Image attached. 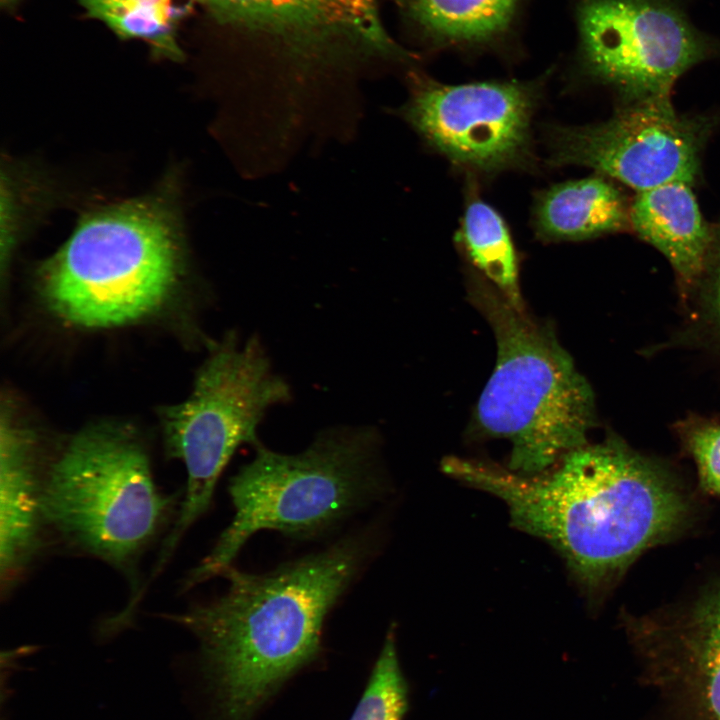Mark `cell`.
I'll return each instance as SVG.
<instances>
[{
    "mask_svg": "<svg viewBox=\"0 0 720 720\" xmlns=\"http://www.w3.org/2000/svg\"><path fill=\"white\" fill-rule=\"evenodd\" d=\"M689 0H580V58L627 102L668 98L691 67L720 56V41L689 18Z\"/></svg>",
    "mask_w": 720,
    "mask_h": 720,
    "instance_id": "cell-9",
    "label": "cell"
},
{
    "mask_svg": "<svg viewBox=\"0 0 720 720\" xmlns=\"http://www.w3.org/2000/svg\"><path fill=\"white\" fill-rule=\"evenodd\" d=\"M43 478L32 433L7 410L0 429V576L9 589L34 556L40 541Z\"/></svg>",
    "mask_w": 720,
    "mask_h": 720,
    "instance_id": "cell-13",
    "label": "cell"
},
{
    "mask_svg": "<svg viewBox=\"0 0 720 720\" xmlns=\"http://www.w3.org/2000/svg\"><path fill=\"white\" fill-rule=\"evenodd\" d=\"M289 400L290 386L273 370L258 336L239 344L232 332L214 346L191 395L163 414L168 451L185 465L187 484L156 572L161 573L185 533L209 508L235 451L243 444L260 445L258 427L267 411Z\"/></svg>",
    "mask_w": 720,
    "mask_h": 720,
    "instance_id": "cell-8",
    "label": "cell"
},
{
    "mask_svg": "<svg viewBox=\"0 0 720 720\" xmlns=\"http://www.w3.org/2000/svg\"><path fill=\"white\" fill-rule=\"evenodd\" d=\"M538 234L549 240H582L627 230L630 207L605 177H589L555 185L537 200Z\"/></svg>",
    "mask_w": 720,
    "mask_h": 720,
    "instance_id": "cell-15",
    "label": "cell"
},
{
    "mask_svg": "<svg viewBox=\"0 0 720 720\" xmlns=\"http://www.w3.org/2000/svg\"><path fill=\"white\" fill-rule=\"evenodd\" d=\"M715 303H716L715 305H716L718 320L720 322V265L718 268L717 279H716Z\"/></svg>",
    "mask_w": 720,
    "mask_h": 720,
    "instance_id": "cell-21",
    "label": "cell"
},
{
    "mask_svg": "<svg viewBox=\"0 0 720 720\" xmlns=\"http://www.w3.org/2000/svg\"><path fill=\"white\" fill-rule=\"evenodd\" d=\"M442 468L500 498L512 525L556 549L592 594L614 584L643 552L677 536L690 516L677 483L616 439L585 444L536 474L457 457Z\"/></svg>",
    "mask_w": 720,
    "mask_h": 720,
    "instance_id": "cell-1",
    "label": "cell"
},
{
    "mask_svg": "<svg viewBox=\"0 0 720 720\" xmlns=\"http://www.w3.org/2000/svg\"><path fill=\"white\" fill-rule=\"evenodd\" d=\"M17 0H1L2 5H11Z\"/></svg>",
    "mask_w": 720,
    "mask_h": 720,
    "instance_id": "cell-22",
    "label": "cell"
},
{
    "mask_svg": "<svg viewBox=\"0 0 720 720\" xmlns=\"http://www.w3.org/2000/svg\"><path fill=\"white\" fill-rule=\"evenodd\" d=\"M659 625L653 658L681 690L694 720H720V582Z\"/></svg>",
    "mask_w": 720,
    "mask_h": 720,
    "instance_id": "cell-12",
    "label": "cell"
},
{
    "mask_svg": "<svg viewBox=\"0 0 720 720\" xmlns=\"http://www.w3.org/2000/svg\"><path fill=\"white\" fill-rule=\"evenodd\" d=\"M408 87L407 101L388 112L456 166L492 174L527 161L536 85L514 81L446 85L413 72Z\"/></svg>",
    "mask_w": 720,
    "mask_h": 720,
    "instance_id": "cell-10",
    "label": "cell"
},
{
    "mask_svg": "<svg viewBox=\"0 0 720 720\" xmlns=\"http://www.w3.org/2000/svg\"><path fill=\"white\" fill-rule=\"evenodd\" d=\"M216 21L263 39L278 54L268 118L321 130L363 103L356 77L377 62L409 60L376 0H200Z\"/></svg>",
    "mask_w": 720,
    "mask_h": 720,
    "instance_id": "cell-3",
    "label": "cell"
},
{
    "mask_svg": "<svg viewBox=\"0 0 720 720\" xmlns=\"http://www.w3.org/2000/svg\"><path fill=\"white\" fill-rule=\"evenodd\" d=\"M231 478L234 516L183 589L231 566L245 542L271 529L310 536L378 495L382 488L380 437L374 427L341 426L319 433L302 452L283 454L262 444Z\"/></svg>",
    "mask_w": 720,
    "mask_h": 720,
    "instance_id": "cell-5",
    "label": "cell"
},
{
    "mask_svg": "<svg viewBox=\"0 0 720 720\" xmlns=\"http://www.w3.org/2000/svg\"><path fill=\"white\" fill-rule=\"evenodd\" d=\"M174 217L159 200L85 216L40 268V290L64 320L86 328L123 325L156 310L179 272Z\"/></svg>",
    "mask_w": 720,
    "mask_h": 720,
    "instance_id": "cell-6",
    "label": "cell"
},
{
    "mask_svg": "<svg viewBox=\"0 0 720 720\" xmlns=\"http://www.w3.org/2000/svg\"><path fill=\"white\" fill-rule=\"evenodd\" d=\"M459 238L483 277L515 308L523 310L515 249L499 213L480 198L472 197L466 205Z\"/></svg>",
    "mask_w": 720,
    "mask_h": 720,
    "instance_id": "cell-17",
    "label": "cell"
},
{
    "mask_svg": "<svg viewBox=\"0 0 720 720\" xmlns=\"http://www.w3.org/2000/svg\"><path fill=\"white\" fill-rule=\"evenodd\" d=\"M630 225L666 257L684 284L701 276L714 234L689 183L671 182L639 192L630 206Z\"/></svg>",
    "mask_w": 720,
    "mask_h": 720,
    "instance_id": "cell-14",
    "label": "cell"
},
{
    "mask_svg": "<svg viewBox=\"0 0 720 720\" xmlns=\"http://www.w3.org/2000/svg\"><path fill=\"white\" fill-rule=\"evenodd\" d=\"M77 1L89 17L103 22L119 37L144 40L160 56L182 59L176 25L190 4L176 3V0Z\"/></svg>",
    "mask_w": 720,
    "mask_h": 720,
    "instance_id": "cell-18",
    "label": "cell"
},
{
    "mask_svg": "<svg viewBox=\"0 0 720 720\" xmlns=\"http://www.w3.org/2000/svg\"><path fill=\"white\" fill-rule=\"evenodd\" d=\"M366 552L350 538L266 574L230 566L224 594L167 616L200 641L227 720H247L317 656L325 618Z\"/></svg>",
    "mask_w": 720,
    "mask_h": 720,
    "instance_id": "cell-2",
    "label": "cell"
},
{
    "mask_svg": "<svg viewBox=\"0 0 720 720\" xmlns=\"http://www.w3.org/2000/svg\"><path fill=\"white\" fill-rule=\"evenodd\" d=\"M469 297L497 344L496 365L476 408L478 426L511 443L510 470L543 472L587 444L592 389L551 329L530 320L484 277L472 276Z\"/></svg>",
    "mask_w": 720,
    "mask_h": 720,
    "instance_id": "cell-4",
    "label": "cell"
},
{
    "mask_svg": "<svg viewBox=\"0 0 720 720\" xmlns=\"http://www.w3.org/2000/svg\"><path fill=\"white\" fill-rule=\"evenodd\" d=\"M407 685L397 656L393 629L375 663L366 689L350 720H402L407 710Z\"/></svg>",
    "mask_w": 720,
    "mask_h": 720,
    "instance_id": "cell-19",
    "label": "cell"
},
{
    "mask_svg": "<svg viewBox=\"0 0 720 720\" xmlns=\"http://www.w3.org/2000/svg\"><path fill=\"white\" fill-rule=\"evenodd\" d=\"M148 454L128 430L89 427L75 435L43 478V522L73 547L129 571L172 506Z\"/></svg>",
    "mask_w": 720,
    "mask_h": 720,
    "instance_id": "cell-7",
    "label": "cell"
},
{
    "mask_svg": "<svg viewBox=\"0 0 720 720\" xmlns=\"http://www.w3.org/2000/svg\"><path fill=\"white\" fill-rule=\"evenodd\" d=\"M711 119L678 114L668 98L627 102L608 121L552 134V161L595 169L642 192L693 183Z\"/></svg>",
    "mask_w": 720,
    "mask_h": 720,
    "instance_id": "cell-11",
    "label": "cell"
},
{
    "mask_svg": "<svg viewBox=\"0 0 720 720\" xmlns=\"http://www.w3.org/2000/svg\"><path fill=\"white\" fill-rule=\"evenodd\" d=\"M687 446L702 488L712 495H720V425H696L687 434Z\"/></svg>",
    "mask_w": 720,
    "mask_h": 720,
    "instance_id": "cell-20",
    "label": "cell"
},
{
    "mask_svg": "<svg viewBox=\"0 0 720 720\" xmlns=\"http://www.w3.org/2000/svg\"><path fill=\"white\" fill-rule=\"evenodd\" d=\"M520 0H395L401 11L433 41L481 45L510 27Z\"/></svg>",
    "mask_w": 720,
    "mask_h": 720,
    "instance_id": "cell-16",
    "label": "cell"
}]
</instances>
